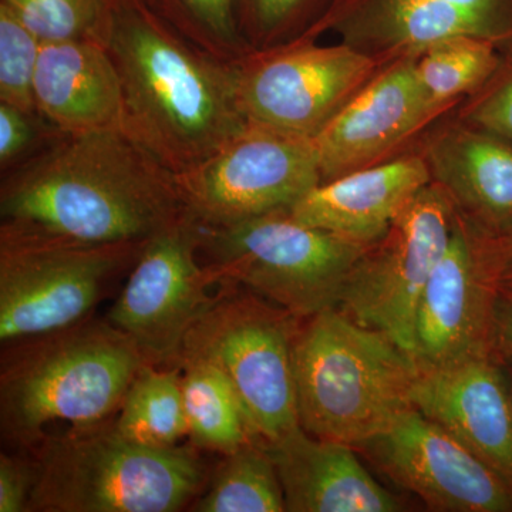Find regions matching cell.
<instances>
[{
	"instance_id": "1",
	"label": "cell",
	"mask_w": 512,
	"mask_h": 512,
	"mask_svg": "<svg viewBox=\"0 0 512 512\" xmlns=\"http://www.w3.org/2000/svg\"><path fill=\"white\" fill-rule=\"evenodd\" d=\"M187 211L175 175L123 128L59 136L3 173L0 237L144 244Z\"/></svg>"
},
{
	"instance_id": "2",
	"label": "cell",
	"mask_w": 512,
	"mask_h": 512,
	"mask_svg": "<svg viewBox=\"0 0 512 512\" xmlns=\"http://www.w3.org/2000/svg\"><path fill=\"white\" fill-rule=\"evenodd\" d=\"M104 45L123 87V130L174 175L247 126L237 60L208 52L143 0H110Z\"/></svg>"
},
{
	"instance_id": "3",
	"label": "cell",
	"mask_w": 512,
	"mask_h": 512,
	"mask_svg": "<svg viewBox=\"0 0 512 512\" xmlns=\"http://www.w3.org/2000/svg\"><path fill=\"white\" fill-rule=\"evenodd\" d=\"M146 363L136 343L107 319L90 318L5 346L0 367L3 441L29 451L57 424L86 429L113 420Z\"/></svg>"
},
{
	"instance_id": "4",
	"label": "cell",
	"mask_w": 512,
	"mask_h": 512,
	"mask_svg": "<svg viewBox=\"0 0 512 512\" xmlns=\"http://www.w3.org/2000/svg\"><path fill=\"white\" fill-rule=\"evenodd\" d=\"M306 320L293 340L303 431L362 447L413 409L419 365L394 340L338 308Z\"/></svg>"
},
{
	"instance_id": "5",
	"label": "cell",
	"mask_w": 512,
	"mask_h": 512,
	"mask_svg": "<svg viewBox=\"0 0 512 512\" xmlns=\"http://www.w3.org/2000/svg\"><path fill=\"white\" fill-rule=\"evenodd\" d=\"M114 420V419H113ZM113 420L49 434L29 450L35 484L28 512H175L208 483L190 447L128 440Z\"/></svg>"
},
{
	"instance_id": "6",
	"label": "cell",
	"mask_w": 512,
	"mask_h": 512,
	"mask_svg": "<svg viewBox=\"0 0 512 512\" xmlns=\"http://www.w3.org/2000/svg\"><path fill=\"white\" fill-rule=\"evenodd\" d=\"M369 248L308 227L289 211L224 227L202 225V262L218 284L244 286L298 319L336 308Z\"/></svg>"
},
{
	"instance_id": "7",
	"label": "cell",
	"mask_w": 512,
	"mask_h": 512,
	"mask_svg": "<svg viewBox=\"0 0 512 512\" xmlns=\"http://www.w3.org/2000/svg\"><path fill=\"white\" fill-rule=\"evenodd\" d=\"M224 286L185 336L181 359H201L227 377L249 426L266 444L301 429L293 340L298 318L254 292Z\"/></svg>"
},
{
	"instance_id": "8",
	"label": "cell",
	"mask_w": 512,
	"mask_h": 512,
	"mask_svg": "<svg viewBox=\"0 0 512 512\" xmlns=\"http://www.w3.org/2000/svg\"><path fill=\"white\" fill-rule=\"evenodd\" d=\"M144 244L80 245L0 237L2 348L93 318Z\"/></svg>"
},
{
	"instance_id": "9",
	"label": "cell",
	"mask_w": 512,
	"mask_h": 512,
	"mask_svg": "<svg viewBox=\"0 0 512 512\" xmlns=\"http://www.w3.org/2000/svg\"><path fill=\"white\" fill-rule=\"evenodd\" d=\"M387 63L346 43L316 46L305 36L252 49L235 62L239 109L248 123L313 138Z\"/></svg>"
},
{
	"instance_id": "10",
	"label": "cell",
	"mask_w": 512,
	"mask_h": 512,
	"mask_svg": "<svg viewBox=\"0 0 512 512\" xmlns=\"http://www.w3.org/2000/svg\"><path fill=\"white\" fill-rule=\"evenodd\" d=\"M511 258V245L456 210L446 251L417 312L414 360L419 367L497 357V309Z\"/></svg>"
},
{
	"instance_id": "11",
	"label": "cell",
	"mask_w": 512,
	"mask_h": 512,
	"mask_svg": "<svg viewBox=\"0 0 512 512\" xmlns=\"http://www.w3.org/2000/svg\"><path fill=\"white\" fill-rule=\"evenodd\" d=\"M454 214L453 201L431 181L357 262L336 308L414 357L421 296L446 251Z\"/></svg>"
},
{
	"instance_id": "12",
	"label": "cell",
	"mask_w": 512,
	"mask_h": 512,
	"mask_svg": "<svg viewBox=\"0 0 512 512\" xmlns=\"http://www.w3.org/2000/svg\"><path fill=\"white\" fill-rule=\"evenodd\" d=\"M201 242L190 211L147 239L107 315L151 365H178L185 336L224 288L200 261Z\"/></svg>"
},
{
	"instance_id": "13",
	"label": "cell",
	"mask_w": 512,
	"mask_h": 512,
	"mask_svg": "<svg viewBox=\"0 0 512 512\" xmlns=\"http://www.w3.org/2000/svg\"><path fill=\"white\" fill-rule=\"evenodd\" d=\"M175 181L185 207L204 227H224L291 210L322 183V173L312 138L248 123Z\"/></svg>"
},
{
	"instance_id": "14",
	"label": "cell",
	"mask_w": 512,
	"mask_h": 512,
	"mask_svg": "<svg viewBox=\"0 0 512 512\" xmlns=\"http://www.w3.org/2000/svg\"><path fill=\"white\" fill-rule=\"evenodd\" d=\"M362 447L390 480L433 510L512 512L508 481L414 407Z\"/></svg>"
},
{
	"instance_id": "15",
	"label": "cell",
	"mask_w": 512,
	"mask_h": 512,
	"mask_svg": "<svg viewBox=\"0 0 512 512\" xmlns=\"http://www.w3.org/2000/svg\"><path fill=\"white\" fill-rule=\"evenodd\" d=\"M382 60L419 55L441 40L470 36L497 45L511 33L507 0H342L318 30Z\"/></svg>"
},
{
	"instance_id": "16",
	"label": "cell",
	"mask_w": 512,
	"mask_h": 512,
	"mask_svg": "<svg viewBox=\"0 0 512 512\" xmlns=\"http://www.w3.org/2000/svg\"><path fill=\"white\" fill-rule=\"evenodd\" d=\"M416 59L406 55L387 63L312 138L322 183L372 167L444 110L421 86Z\"/></svg>"
},
{
	"instance_id": "17",
	"label": "cell",
	"mask_w": 512,
	"mask_h": 512,
	"mask_svg": "<svg viewBox=\"0 0 512 512\" xmlns=\"http://www.w3.org/2000/svg\"><path fill=\"white\" fill-rule=\"evenodd\" d=\"M413 406L450 431L512 487V397L497 357L419 367Z\"/></svg>"
},
{
	"instance_id": "18",
	"label": "cell",
	"mask_w": 512,
	"mask_h": 512,
	"mask_svg": "<svg viewBox=\"0 0 512 512\" xmlns=\"http://www.w3.org/2000/svg\"><path fill=\"white\" fill-rule=\"evenodd\" d=\"M431 181L426 157H400L316 185L289 214L308 227L372 247Z\"/></svg>"
},
{
	"instance_id": "19",
	"label": "cell",
	"mask_w": 512,
	"mask_h": 512,
	"mask_svg": "<svg viewBox=\"0 0 512 512\" xmlns=\"http://www.w3.org/2000/svg\"><path fill=\"white\" fill-rule=\"evenodd\" d=\"M35 101L39 116L62 136L123 128V87L100 40L43 43Z\"/></svg>"
},
{
	"instance_id": "20",
	"label": "cell",
	"mask_w": 512,
	"mask_h": 512,
	"mask_svg": "<svg viewBox=\"0 0 512 512\" xmlns=\"http://www.w3.org/2000/svg\"><path fill=\"white\" fill-rule=\"evenodd\" d=\"M266 447L281 480L286 511H402L396 497L370 476L349 444L318 439L301 427Z\"/></svg>"
},
{
	"instance_id": "21",
	"label": "cell",
	"mask_w": 512,
	"mask_h": 512,
	"mask_svg": "<svg viewBox=\"0 0 512 512\" xmlns=\"http://www.w3.org/2000/svg\"><path fill=\"white\" fill-rule=\"evenodd\" d=\"M426 160L468 221L497 235L512 228V147L500 137L451 127L431 141Z\"/></svg>"
},
{
	"instance_id": "22",
	"label": "cell",
	"mask_w": 512,
	"mask_h": 512,
	"mask_svg": "<svg viewBox=\"0 0 512 512\" xmlns=\"http://www.w3.org/2000/svg\"><path fill=\"white\" fill-rule=\"evenodd\" d=\"M188 437L192 446L222 456L258 439L227 377L201 359H181Z\"/></svg>"
},
{
	"instance_id": "23",
	"label": "cell",
	"mask_w": 512,
	"mask_h": 512,
	"mask_svg": "<svg viewBox=\"0 0 512 512\" xmlns=\"http://www.w3.org/2000/svg\"><path fill=\"white\" fill-rule=\"evenodd\" d=\"M121 436L150 447L180 446L188 436L181 366L146 363L113 420Z\"/></svg>"
},
{
	"instance_id": "24",
	"label": "cell",
	"mask_w": 512,
	"mask_h": 512,
	"mask_svg": "<svg viewBox=\"0 0 512 512\" xmlns=\"http://www.w3.org/2000/svg\"><path fill=\"white\" fill-rule=\"evenodd\" d=\"M192 503L195 512H284L285 495L274 460L256 439L227 454Z\"/></svg>"
},
{
	"instance_id": "25",
	"label": "cell",
	"mask_w": 512,
	"mask_h": 512,
	"mask_svg": "<svg viewBox=\"0 0 512 512\" xmlns=\"http://www.w3.org/2000/svg\"><path fill=\"white\" fill-rule=\"evenodd\" d=\"M498 64L497 45L470 36L441 40L416 59L421 86L430 100L443 109L493 76Z\"/></svg>"
},
{
	"instance_id": "26",
	"label": "cell",
	"mask_w": 512,
	"mask_h": 512,
	"mask_svg": "<svg viewBox=\"0 0 512 512\" xmlns=\"http://www.w3.org/2000/svg\"><path fill=\"white\" fill-rule=\"evenodd\" d=\"M42 43L100 40L109 23L110 0H2Z\"/></svg>"
},
{
	"instance_id": "27",
	"label": "cell",
	"mask_w": 512,
	"mask_h": 512,
	"mask_svg": "<svg viewBox=\"0 0 512 512\" xmlns=\"http://www.w3.org/2000/svg\"><path fill=\"white\" fill-rule=\"evenodd\" d=\"M43 43L0 6V103L37 113L35 79Z\"/></svg>"
},
{
	"instance_id": "28",
	"label": "cell",
	"mask_w": 512,
	"mask_h": 512,
	"mask_svg": "<svg viewBox=\"0 0 512 512\" xmlns=\"http://www.w3.org/2000/svg\"><path fill=\"white\" fill-rule=\"evenodd\" d=\"M235 2L237 0H174L178 9L174 25L208 52L235 62L252 50L239 30Z\"/></svg>"
},
{
	"instance_id": "29",
	"label": "cell",
	"mask_w": 512,
	"mask_h": 512,
	"mask_svg": "<svg viewBox=\"0 0 512 512\" xmlns=\"http://www.w3.org/2000/svg\"><path fill=\"white\" fill-rule=\"evenodd\" d=\"M62 136L39 114L0 103V167L2 173L28 160L46 144Z\"/></svg>"
},
{
	"instance_id": "30",
	"label": "cell",
	"mask_w": 512,
	"mask_h": 512,
	"mask_svg": "<svg viewBox=\"0 0 512 512\" xmlns=\"http://www.w3.org/2000/svg\"><path fill=\"white\" fill-rule=\"evenodd\" d=\"M308 0H248L251 49H268L289 29Z\"/></svg>"
},
{
	"instance_id": "31",
	"label": "cell",
	"mask_w": 512,
	"mask_h": 512,
	"mask_svg": "<svg viewBox=\"0 0 512 512\" xmlns=\"http://www.w3.org/2000/svg\"><path fill=\"white\" fill-rule=\"evenodd\" d=\"M33 484L32 458L0 454V512H28Z\"/></svg>"
},
{
	"instance_id": "32",
	"label": "cell",
	"mask_w": 512,
	"mask_h": 512,
	"mask_svg": "<svg viewBox=\"0 0 512 512\" xmlns=\"http://www.w3.org/2000/svg\"><path fill=\"white\" fill-rule=\"evenodd\" d=\"M468 121L494 136L512 141V77L471 110Z\"/></svg>"
},
{
	"instance_id": "33",
	"label": "cell",
	"mask_w": 512,
	"mask_h": 512,
	"mask_svg": "<svg viewBox=\"0 0 512 512\" xmlns=\"http://www.w3.org/2000/svg\"><path fill=\"white\" fill-rule=\"evenodd\" d=\"M495 350L498 357H512V288L505 286L498 302Z\"/></svg>"
},
{
	"instance_id": "34",
	"label": "cell",
	"mask_w": 512,
	"mask_h": 512,
	"mask_svg": "<svg viewBox=\"0 0 512 512\" xmlns=\"http://www.w3.org/2000/svg\"><path fill=\"white\" fill-rule=\"evenodd\" d=\"M504 286L505 288H512V258L510 264H508L507 272H505Z\"/></svg>"
},
{
	"instance_id": "35",
	"label": "cell",
	"mask_w": 512,
	"mask_h": 512,
	"mask_svg": "<svg viewBox=\"0 0 512 512\" xmlns=\"http://www.w3.org/2000/svg\"><path fill=\"white\" fill-rule=\"evenodd\" d=\"M510 390H511V397H512V383H511V386H510Z\"/></svg>"
}]
</instances>
